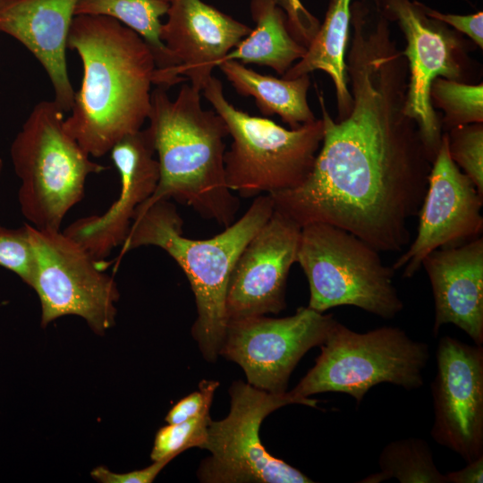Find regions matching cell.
Instances as JSON below:
<instances>
[{
    "mask_svg": "<svg viewBox=\"0 0 483 483\" xmlns=\"http://www.w3.org/2000/svg\"><path fill=\"white\" fill-rule=\"evenodd\" d=\"M109 153L121 179L118 199L104 214L77 219L63 231L98 261L123 243L138 207L153 194L159 180L147 129L125 136Z\"/></svg>",
    "mask_w": 483,
    "mask_h": 483,
    "instance_id": "cell-17",
    "label": "cell"
},
{
    "mask_svg": "<svg viewBox=\"0 0 483 483\" xmlns=\"http://www.w3.org/2000/svg\"><path fill=\"white\" fill-rule=\"evenodd\" d=\"M269 194L254 198L243 216L205 240L183 235V220L173 202L163 199L135 215L114 259V271L130 250L156 246L165 250L186 275L195 297L197 318L191 335L203 358L215 362L224 342L225 298L232 270L241 252L274 212Z\"/></svg>",
    "mask_w": 483,
    "mask_h": 483,
    "instance_id": "cell-4",
    "label": "cell"
},
{
    "mask_svg": "<svg viewBox=\"0 0 483 483\" xmlns=\"http://www.w3.org/2000/svg\"><path fill=\"white\" fill-rule=\"evenodd\" d=\"M301 229L274 209L232 270L225 298L227 321L278 314L286 308V283L292 266L297 263Z\"/></svg>",
    "mask_w": 483,
    "mask_h": 483,
    "instance_id": "cell-15",
    "label": "cell"
},
{
    "mask_svg": "<svg viewBox=\"0 0 483 483\" xmlns=\"http://www.w3.org/2000/svg\"><path fill=\"white\" fill-rule=\"evenodd\" d=\"M202 91L232 138L224 161L225 182L233 192L250 199L291 190L305 181L322 143V119L288 130L233 106L214 76Z\"/></svg>",
    "mask_w": 483,
    "mask_h": 483,
    "instance_id": "cell-6",
    "label": "cell"
},
{
    "mask_svg": "<svg viewBox=\"0 0 483 483\" xmlns=\"http://www.w3.org/2000/svg\"><path fill=\"white\" fill-rule=\"evenodd\" d=\"M433 107L444 112L446 130L470 123H483V84H468L445 78H436L431 84Z\"/></svg>",
    "mask_w": 483,
    "mask_h": 483,
    "instance_id": "cell-25",
    "label": "cell"
},
{
    "mask_svg": "<svg viewBox=\"0 0 483 483\" xmlns=\"http://www.w3.org/2000/svg\"><path fill=\"white\" fill-rule=\"evenodd\" d=\"M320 347L315 365L291 390L297 396L336 392L360 403L380 383L419 389L430 357L428 343L412 340L399 327L358 333L337 320Z\"/></svg>",
    "mask_w": 483,
    "mask_h": 483,
    "instance_id": "cell-7",
    "label": "cell"
},
{
    "mask_svg": "<svg viewBox=\"0 0 483 483\" xmlns=\"http://www.w3.org/2000/svg\"><path fill=\"white\" fill-rule=\"evenodd\" d=\"M335 321L332 315L308 306L284 318L261 315L231 319L219 355L237 363L252 386L283 394L298 362L326 341Z\"/></svg>",
    "mask_w": 483,
    "mask_h": 483,
    "instance_id": "cell-11",
    "label": "cell"
},
{
    "mask_svg": "<svg viewBox=\"0 0 483 483\" xmlns=\"http://www.w3.org/2000/svg\"><path fill=\"white\" fill-rule=\"evenodd\" d=\"M64 114L54 100L38 102L10 148L21 181V212L38 229L61 230L67 213L83 199L88 176L107 168L90 160L67 132Z\"/></svg>",
    "mask_w": 483,
    "mask_h": 483,
    "instance_id": "cell-5",
    "label": "cell"
},
{
    "mask_svg": "<svg viewBox=\"0 0 483 483\" xmlns=\"http://www.w3.org/2000/svg\"><path fill=\"white\" fill-rule=\"evenodd\" d=\"M446 134L451 158L483 195V124L453 127Z\"/></svg>",
    "mask_w": 483,
    "mask_h": 483,
    "instance_id": "cell-27",
    "label": "cell"
},
{
    "mask_svg": "<svg viewBox=\"0 0 483 483\" xmlns=\"http://www.w3.org/2000/svg\"><path fill=\"white\" fill-rule=\"evenodd\" d=\"M0 267L16 275L30 288L33 287L37 262L26 224L19 228L0 225Z\"/></svg>",
    "mask_w": 483,
    "mask_h": 483,
    "instance_id": "cell-28",
    "label": "cell"
},
{
    "mask_svg": "<svg viewBox=\"0 0 483 483\" xmlns=\"http://www.w3.org/2000/svg\"><path fill=\"white\" fill-rule=\"evenodd\" d=\"M351 0H331L324 22L307 47L305 55L282 76L289 80L314 71L327 73L335 89L338 118L348 114L352 103L345 62L351 36Z\"/></svg>",
    "mask_w": 483,
    "mask_h": 483,
    "instance_id": "cell-20",
    "label": "cell"
},
{
    "mask_svg": "<svg viewBox=\"0 0 483 483\" xmlns=\"http://www.w3.org/2000/svg\"><path fill=\"white\" fill-rule=\"evenodd\" d=\"M445 475L446 483H482L483 482V456L468 462L467 465L456 471Z\"/></svg>",
    "mask_w": 483,
    "mask_h": 483,
    "instance_id": "cell-33",
    "label": "cell"
},
{
    "mask_svg": "<svg viewBox=\"0 0 483 483\" xmlns=\"http://www.w3.org/2000/svg\"><path fill=\"white\" fill-rule=\"evenodd\" d=\"M210 420L208 411L186 421L160 428L155 436L151 460H173L191 447L202 448L207 441Z\"/></svg>",
    "mask_w": 483,
    "mask_h": 483,
    "instance_id": "cell-26",
    "label": "cell"
},
{
    "mask_svg": "<svg viewBox=\"0 0 483 483\" xmlns=\"http://www.w3.org/2000/svg\"><path fill=\"white\" fill-rule=\"evenodd\" d=\"M275 1L285 13L292 35L307 47L319 28L318 20L303 7L300 0Z\"/></svg>",
    "mask_w": 483,
    "mask_h": 483,
    "instance_id": "cell-30",
    "label": "cell"
},
{
    "mask_svg": "<svg viewBox=\"0 0 483 483\" xmlns=\"http://www.w3.org/2000/svg\"><path fill=\"white\" fill-rule=\"evenodd\" d=\"M378 250L354 234L328 224L301 227L297 263L309 286L308 307L318 312L353 306L383 318L403 309L394 284V270Z\"/></svg>",
    "mask_w": 483,
    "mask_h": 483,
    "instance_id": "cell-8",
    "label": "cell"
},
{
    "mask_svg": "<svg viewBox=\"0 0 483 483\" xmlns=\"http://www.w3.org/2000/svg\"><path fill=\"white\" fill-rule=\"evenodd\" d=\"M169 4L162 0H78L75 15H101L118 21L145 41L157 68L166 70L177 65L160 38V18L167 13Z\"/></svg>",
    "mask_w": 483,
    "mask_h": 483,
    "instance_id": "cell-23",
    "label": "cell"
},
{
    "mask_svg": "<svg viewBox=\"0 0 483 483\" xmlns=\"http://www.w3.org/2000/svg\"><path fill=\"white\" fill-rule=\"evenodd\" d=\"M217 67L239 94L254 97L264 115L278 114L292 129L316 120L307 100L309 75L278 79L233 60L221 62Z\"/></svg>",
    "mask_w": 483,
    "mask_h": 483,
    "instance_id": "cell-22",
    "label": "cell"
},
{
    "mask_svg": "<svg viewBox=\"0 0 483 483\" xmlns=\"http://www.w3.org/2000/svg\"><path fill=\"white\" fill-rule=\"evenodd\" d=\"M231 407L220 420H210L201 449L210 455L198 470L206 483H311L301 470L270 454L264 447L259 428L274 411L292 403L317 408L318 400L297 396L291 391L272 394L241 380L229 388Z\"/></svg>",
    "mask_w": 483,
    "mask_h": 483,
    "instance_id": "cell-9",
    "label": "cell"
},
{
    "mask_svg": "<svg viewBox=\"0 0 483 483\" xmlns=\"http://www.w3.org/2000/svg\"><path fill=\"white\" fill-rule=\"evenodd\" d=\"M3 165H4L3 160L0 158V176L3 171Z\"/></svg>",
    "mask_w": 483,
    "mask_h": 483,
    "instance_id": "cell-34",
    "label": "cell"
},
{
    "mask_svg": "<svg viewBox=\"0 0 483 483\" xmlns=\"http://www.w3.org/2000/svg\"><path fill=\"white\" fill-rule=\"evenodd\" d=\"M200 100V91L187 83L174 100L164 87L151 90L147 130L158 157L159 180L135 215L157 201L174 199L224 227L234 221L240 201L225 182L227 127Z\"/></svg>",
    "mask_w": 483,
    "mask_h": 483,
    "instance_id": "cell-3",
    "label": "cell"
},
{
    "mask_svg": "<svg viewBox=\"0 0 483 483\" xmlns=\"http://www.w3.org/2000/svg\"><path fill=\"white\" fill-rule=\"evenodd\" d=\"M352 27L351 109L335 120L318 94L324 134L313 167L298 187L269 195L301 227L332 225L379 252H399L411 242L408 222L418 216L433 161L406 112L408 64L389 25Z\"/></svg>",
    "mask_w": 483,
    "mask_h": 483,
    "instance_id": "cell-1",
    "label": "cell"
},
{
    "mask_svg": "<svg viewBox=\"0 0 483 483\" xmlns=\"http://www.w3.org/2000/svg\"><path fill=\"white\" fill-rule=\"evenodd\" d=\"M219 382L201 380L199 390L177 402L165 416L168 424L180 423L208 412Z\"/></svg>",
    "mask_w": 483,
    "mask_h": 483,
    "instance_id": "cell-29",
    "label": "cell"
},
{
    "mask_svg": "<svg viewBox=\"0 0 483 483\" xmlns=\"http://www.w3.org/2000/svg\"><path fill=\"white\" fill-rule=\"evenodd\" d=\"M436 361L430 434L468 463L483 456V347L446 335Z\"/></svg>",
    "mask_w": 483,
    "mask_h": 483,
    "instance_id": "cell-14",
    "label": "cell"
},
{
    "mask_svg": "<svg viewBox=\"0 0 483 483\" xmlns=\"http://www.w3.org/2000/svg\"><path fill=\"white\" fill-rule=\"evenodd\" d=\"M160 38L177 65L156 70L154 84L168 88L182 80L201 91L222 62L252 30L202 0H174Z\"/></svg>",
    "mask_w": 483,
    "mask_h": 483,
    "instance_id": "cell-16",
    "label": "cell"
},
{
    "mask_svg": "<svg viewBox=\"0 0 483 483\" xmlns=\"http://www.w3.org/2000/svg\"><path fill=\"white\" fill-rule=\"evenodd\" d=\"M435 303L433 332L453 324L477 345L483 343V239L477 237L429 253L421 267Z\"/></svg>",
    "mask_w": 483,
    "mask_h": 483,
    "instance_id": "cell-19",
    "label": "cell"
},
{
    "mask_svg": "<svg viewBox=\"0 0 483 483\" xmlns=\"http://www.w3.org/2000/svg\"><path fill=\"white\" fill-rule=\"evenodd\" d=\"M171 461H156L146 468L125 473H115L104 466H98L90 472V476L101 483H151Z\"/></svg>",
    "mask_w": 483,
    "mask_h": 483,
    "instance_id": "cell-32",
    "label": "cell"
},
{
    "mask_svg": "<svg viewBox=\"0 0 483 483\" xmlns=\"http://www.w3.org/2000/svg\"><path fill=\"white\" fill-rule=\"evenodd\" d=\"M424 13L430 18L453 27L468 36L480 48L483 47V13L460 15L443 13L422 4Z\"/></svg>",
    "mask_w": 483,
    "mask_h": 483,
    "instance_id": "cell-31",
    "label": "cell"
},
{
    "mask_svg": "<svg viewBox=\"0 0 483 483\" xmlns=\"http://www.w3.org/2000/svg\"><path fill=\"white\" fill-rule=\"evenodd\" d=\"M67 48L78 53L83 76L64 128L90 157H101L148 119L155 59L136 32L101 15H75Z\"/></svg>",
    "mask_w": 483,
    "mask_h": 483,
    "instance_id": "cell-2",
    "label": "cell"
},
{
    "mask_svg": "<svg viewBox=\"0 0 483 483\" xmlns=\"http://www.w3.org/2000/svg\"><path fill=\"white\" fill-rule=\"evenodd\" d=\"M383 14L403 33L409 79L406 112L417 123L428 153L434 161L442 140V126L430 100L436 78L458 80L466 55L458 36L445 23L428 17L415 0H377Z\"/></svg>",
    "mask_w": 483,
    "mask_h": 483,
    "instance_id": "cell-12",
    "label": "cell"
},
{
    "mask_svg": "<svg viewBox=\"0 0 483 483\" xmlns=\"http://www.w3.org/2000/svg\"><path fill=\"white\" fill-rule=\"evenodd\" d=\"M250 10L255 29L222 62L267 65L283 76L307 47L292 35L287 16L275 0H251Z\"/></svg>",
    "mask_w": 483,
    "mask_h": 483,
    "instance_id": "cell-21",
    "label": "cell"
},
{
    "mask_svg": "<svg viewBox=\"0 0 483 483\" xmlns=\"http://www.w3.org/2000/svg\"><path fill=\"white\" fill-rule=\"evenodd\" d=\"M162 1H165V2H166V3H169V4H170V3H171L172 1H174V0H162Z\"/></svg>",
    "mask_w": 483,
    "mask_h": 483,
    "instance_id": "cell-35",
    "label": "cell"
},
{
    "mask_svg": "<svg viewBox=\"0 0 483 483\" xmlns=\"http://www.w3.org/2000/svg\"><path fill=\"white\" fill-rule=\"evenodd\" d=\"M25 224L37 262L32 289L40 301L41 326L73 315L105 335L115 323L120 298L114 276L105 273V261L95 259L61 230Z\"/></svg>",
    "mask_w": 483,
    "mask_h": 483,
    "instance_id": "cell-10",
    "label": "cell"
},
{
    "mask_svg": "<svg viewBox=\"0 0 483 483\" xmlns=\"http://www.w3.org/2000/svg\"><path fill=\"white\" fill-rule=\"evenodd\" d=\"M78 0H0V32L21 42L46 71L54 101L71 111L75 91L69 79L66 49Z\"/></svg>",
    "mask_w": 483,
    "mask_h": 483,
    "instance_id": "cell-18",
    "label": "cell"
},
{
    "mask_svg": "<svg viewBox=\"0 0 483 483\" xmlns=\"http://www.w3.org/2000/svg\"><path fill=\"white\" fill-rule=\"evenodd\" d=\"M379 471L360 483H380L395 479L401 483H446L445 475L436 468L428 442L408 437L387 444L378 457Z\"/></svg>",
    "mask_w": 483,
    "mask_h": 483,
    "instance_id": "cell-24",
    "label": "cell"
},
{
    "mask_svg": "<svg viewBox=\"0 0 483 483\" xmlns=\"http://www.w3.org/2000/svg\"><path fill=\"white\" fill-rule=\"evenodd\" d=\"M483 195L450 157L446 132L432 163L418 216L417 235L392 268L412 277L423 259L440 248L453 247L479 237L483 230Z\"/></svg>",
    "mask_w": 483,
    "mask_h": 483,
    "instance_id": "cell-13",
    "label": "cell"
}]
</instances>
